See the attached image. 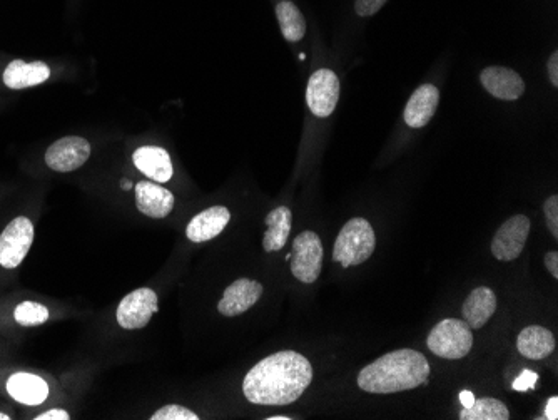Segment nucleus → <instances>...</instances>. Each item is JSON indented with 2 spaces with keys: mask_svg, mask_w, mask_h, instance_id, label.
I'll return each mask as SVG.
<instances>
[{
  "mask_svg": "<svg viewBox=\"0 0 558 420\" xmlns=\"http://www.w3.org/2000/svg\"><path fill=\"white\" fill-rule=\"evenodd\" d=\"M313 380V367L305 355L281 350L259 360L243 380V394L254 405L295 404Z\"/></svg>",
  "mask_w": 558,
  "mask_h": 420,
  "instance_id": "obj_1",
  "label": "nucleus"
},
{
  "mask_svg": "<svg viewBox=\"0 0 558 420\" xmlns=\"http://www.w3.org/2000/svg\"><path fill=\"white\" fill-rule=\"evenodd\" d=\"M430 364L427 357L411 349L395 350L366 365L358 375L361 390L370 394H395L427 384Z\"/></svg>",
  "mask_w": 558,
  "mask_h": 420,
  "instance_id": "obj_2",
  "label": "nucleus"
},
{
  "mask_svg": "<svg viewBox=\"0 0 558 420\" xmlns=\"http://www.w3.org/2000/svg\"><path fill=\"white\" fill-rule=\"evenodd\" d=\"M0 395L11 404L36 410L56 404L61 390L56 380L44 372L0 364Z\"/></svg>",
  "mask_w": 558,
  "mask_h": 420,
  "instance_id": "obj_3",
  "label": "nucleus"
},
{
  "mask_svg": "<svg viewBox=\"0 0 558 420\" xmlns=\"http://www.w3.org/2000/svg\"><path fill=\"white\" fill-rule=\"evenodd\" d=\"M36 240V213L16 211L0 228V282L19 272Z\"/></svg>",
  "mask_w": 558,
  "mask_h": 420,
  "instance_id": "obj_4",
  "label": "nucleus"
},
{
  "mask_svg": "<svg viewBox=\"0 0 558 420\" xmlns=\"http://www.w3.org/2000/svg\"><path fill=\"white\" fill-rule=\"evenodd\" d=\"M376 236L373 226L365 218H353L341 228L333 248V260L341 267H358L373 255Z\"/></svg>",
  "mask_w": 558,
  "mask_h": 420,
  "instance_id": "obj_5",
  "label": "nucleus"
},
{
  "mask_svg": "<svg viewBox=\"0 0 558 420\" xmlns=\"http://www.w3.org/2000/svg\"><path fill=\"white\" fill-rule=\"evenodd\" d=\"M92 156V143L84 136H62L52 141L41 156V166L52 175H71L86 166Z\"/></svg>",
  "mask_w": 558,
  "mask_h": 420,
  "instance_id": "obj_6",
  "label": "nucleus"
},
{
  "mask_svg": "<svg viewBox=\"0 0 558 420\" xmlns=\"http://www.w3.org/2000/svg\"><path fill=\"white\" fill-rule=\"evenodd\" d=\"M56 76V67L46 61H26L12 57L0 62V89L7 93H21L39 88Z\"/></svg>",
  "mask_w": 558,
  "mask_h": 420,
  "instance_id": "obj_7",
  "label": "nucleus"
},
{
  "mask_svg": "<svg viewBox=\"0 0 558 420\" xmlns=\"http://www.w3.org/2000/svg\"><path fill=\"white\" fill-rule=\"evenodd\" d=\"M0 313L4 315L9 332H14V328L29 330V328L42 327L59 317V310L52 307L51 303L27 295L0 300Z\"/></svg>",
  "mask_w": 558,
  "mask_h": 420,
  "instance_id": "obj_8",
  "label": "nucleus"
},
{
  "mask_svg": "<svg viewBox=\"0 0 558 420\" xmlns=\"http://www.w3.org/2000/svg\"><path fill=\"white\" fill-rule=\"evenodd\" d=\"M427 345L440 359H463L473 347L472 327L465 320L447 318L433 327Z\"/></svg>",
  "mask_w": 558,
  "mask_h": 420,
  "instance_id": "obj_9",
  "label": "nucleus"
},
{
  "mask_svg": "<svg viewBox=\"0 0 558 420\" xmlns=\"http://www.w3.org/2000/svg\"><path fill=\"white\" fill-rule=\"evenodd\" d=\"M291 273L301 283H315L323 268V245L315 231H303L293 241L290 255Z\"/></svg>",
  "mask_w": 558,
  "mask_h": 420,
  "instance_id": "obj_10",
  "label": "nucleus"
},
{
  "mask_svg": "<svg viewBox=\"0 0 558 420\" xmlns=\"http://www.w3.org/2000/svg\"><path fill=\"white\" fill-rule=\"evenodd\" d=\"M159 297L153 288H137L127 293L116 308V320L119 327L129 332L148 327L154 313L158 312Z\"/></svg>",
  "mask_w": 558,
  "mask_h": 420,
  "instance_id": "obj_11",
  "label": "nucleus"
},
{
  "mask_svg": "<svg viewBox=\"0 0 558 420\" xmlns=\"http://www.w3.org/2000/svg\"><path fill=\"white\" fill-rule=\"evenodd\" d=\"M340 99V79L331 69L313 72L306 88V104L316 118H330Z\"/></svg>",
  "mask_w": 558,
  "mask_h": 420,
  "instance_id": "obj_12",
  "label": "nucleus"
},
{
  "mask_svg": "<svg viewBox=\"0 0 558 420\" xmlns=\"http://www.w3.org/2000/svg\"><path fill=\"white\" fill-rule=\"evenodd\" d=\"M528 216L517 215L508 218L493 236V257L500 262H513L522 255L528 233H530Z\"/></svg>",
  "mask_w": 558,
  "mask_h": 420,
  "instance_id": "obj_13",
  "label": "nucleus"
},
{
  "mask_svg": "<svg viewBox=\"0 0 558 420\" xmlns=\"http://www.w3.org/2000/svg\"><path fill=\"white\" fill-rule=\"evenodd\" d=\"M132 164L146 180L154 181L159 185H166L173 180L174 166L168 149L156 144H144L134 149L131 156Z\"/></svg>",
  "mask_w": 558,
  "mask_h": 420,
  "instance_id": "obj_14",
  "label": "nucleus"
},
{
  "mask_svg": "<svg viewBox=\"0 0 558 420\" xmlns=\"http://www.w3.org/2000/svg\"><path fill=\"white\" fill-rule=\"evenodd\" d=\"M134 200L137 211L154 220H163L171 215L176 205L173 193L151 180L137 181L134 186Z\"/></svg>",
  "mask_w": 558,
  "mask_h": 420,
  "instance_id": "obj_15",
  "label": "nucleus"
},
{
  "mask_svg": "<svg viewBox=\"0 0 558 420\" xmlns=\"http://www.w3.org/2000/svg\"><path fill=\"white\" fill-rule=\"evenodd\" d=\"M264 288L261 283L249 278H239L224 290L218 303V312L223 317H238L248 312L263 297Z\"/></svg>",
  "mask_w": 558,
  "mask_h": 420,
  "instance_id": "obj_16",
  "label": "nucleus"
},
{
  "mask_svg": "<svg viewBox=\"0 0 558 420\" xmlns=\"http://www.w3.org/2000/svg\"><path fill=\"white\" fill-rule=\"evenodd\" d=\"M483 88L502 101H517L525 93V82L518 72L508 67L490 66L480 76Z\"/></svg>",
  "mask_w": 558,
  "mask_h": 420,
  "instance_id": "obj_17",
  "label": "nucleus"
},
{
  "mask_svg": "<svg viewBox=\"0 0 558 420\" xmlns=\"http://www.w3.org/2000/svg\"><path fill=\"white\" fill-rule=\"evenodd\" d=\"M231 221V211L226 206H211L201 211L186 226V236L193 243H206L221 235Z\"/></svg>",
  "mask_w": 558,
  "mask_h": 420,
  "instance_id": "obj_18",
  "label": "nucleus"
},
{
  "mask_svg": "<svg viewBox=\"0 0 558 420\" xmlns=\"http://www.w3.org/2000/svg\"><path fill=\"white\" fill-rule=\"evenodd\" d=\"M440 103V91L433 84H423L411 94L405 108V123L410 128H423L432 121Z\"/></svg>",
  "mask_w": 558,
  "mask_h": 420,
  "instance_id": "obj_19",
  "label": "nucleus"
},
{
  "mask_svg": "<svg viewBox=\"0 0 558 420\" xmlns=\"http://www.w3.org/2000/svg\"><path fill=\"white\" fill-rule=\"evenodd\" d=\"M293 226V213L288 206H278L266 216L263 248L266 253H276L285 248Z\"/></svg>",
  "mask_w": 558,
  "mask_h": 420,
  "instance_id": "obj_20",
  "label": "nucleus"
},
{
  "mask_svg": "<svg viewBox=\"0 0 558 420\" xmlns=\"http://www.w3.org/2000/svg\"><path fill=\"white\" fill-rule=\"evenodd\" d=\"M555 337L548 328L540 325H530L523 328L517 339L518 352L530 360L547 359L555 350Z\"/></svg>",
  "mask_w": 558,
  "mask_h": 420,
  "instance_id": "obj_21",
  "label": "nucleus"
},
{
  "mask_svg": "<svg viewBox=\"0 0 558 420\" xmlns=\"http://www.w3.org/2000/svg\"><path fill=\"white\" fill-rule=\"evenodd\" d=\"M497 310V297L488 287H478L463 303V320L473 328H482Z\"/></svg>",
  "mask_w": 558,
  "mask_h": 420,
  "instance_id": "obj_22",
  "label": "nucleus"
},
{
  "mask_svg": "<svg viewBox=\"0 0 558 420\" xmlns=\"http://www.w3.org/2000/svg\"><path fill=\"white\" fill-rule=\"evenodd\" d=\"M276 19L286 41L300 42L306 36L305 16L293 2H279L276 6Z\"/></svg>",
  "mask_w": 558,
  "mask_h": 420,
  "instance_id": "obj_23",
  "label": "nucleus"
},
{
  "mask_svg": "<svg viewBox=\"0 0 558 420\" xmlns=\"http://www.w3.org/2000/svg\"><path fill=\"white\" fill-rule=\"evenodd\" d=\"M460 419L508 420L510 419V410H508L507 405L503 404L502 400L483 397V399H475L470 407H463L462 412H460Z\"/></svg>",
  "mask_w": 558,
  "mask_h": 420,
  "instance_id": "obj_24",
  "label": "nucleus"
},
{
  "mask_svg": "<svg viewBox=\"0 0 558 420\" xmlns=\"http://www.w3.org/2000/svg\"><path fill=\"white\" fill-rule=\"evenodd\" d=\"M151 420H199L196 412L179 404L164 405L161 409L156 410L154 414L149 417Z\"/></svg>",
  "mask_w": 558,
  "mask_h": 420,
  "instance_id": "obj_25",
  "label": "nucleus"
},
{
  "mask_svg": "<svg viewBox=\"0 0 558 420\" xmlns=\"http://www.w3.org/2000/svg\"><path fill=\"white\" fill-rule=\"evenodd\" d=\"M27 419L32 420H71L72 414L61 405H49L41 409L32 410V414L27 415Z\"/></svg>",
  "mask_w": 558,
  "mask_h": 420,
  "instance_id": "obj_26",
  "label": "nucleus"
},
{
  "mask_svg": "<svg viewBox=\"0 0 558 420\" xmlns=\"http://www.w3.org/2000/svg\"><path fill=\"white\" fill-rule=\"evenodd\" d=\"M545 211V220H547L548 230L552 233L553 238H558V196L553 195L545 201L543 205Z\"/></svg>",
  "mask_w": 558,
  "mask_h": 420,
  "instance_id": "obj_27",
  "label": "nucleus"
},
{
  "mask_svg": "<svg viewBox=\"0 0 558 420\" xmlns=\"http://www.w3.org/2000/svg\"><path fill=\"white\" fill-rule=\"evenodd\" d=\"M388 0H356L355 11L358 16L370 17L375 16L381 7L385 6Z\"/></svg>",
  "mask_w": 558,
  "mask_h": 420,
  "instance_id": "obj_28",
  "label": "nucleus"
},
{
  "mask_svg": "<svg viewBox=\"0 0 558 420\" xmlns=\"http://www.w3.org/2000/svg\"><path fill=\"white\" fill-rule=\"evenodd\" d=\"M538 375L532 370H523L520 377L513 382V389L517 392H525V390L532 389L533 385L537 384Z\"/></svg>",
  "mask_w": 558,
  "mask_h": 420,
  "instance_id": "obj_29",
  "label": "nucleus"
},
{
  "mask_svg": "<svg viewBox=\"0 0 558 420\" xmlns=\"http://www.w3.org/2000/svg\"><path fill=\"white\" fill-rule=\"evenodd\" d=\"M548 76H550V81H552L553 86L557 88L558 86V52H553L550 59H548Z\"/></svg>",
  "mask_w": 558,
  "mask_h": 420,
  "instance_id": "obj_30",
  "label": "nucleus"
},
{
  "mask_svg": "<svg viewBox=\"0 0 558 420\" xmlns=\"http://www.w3.org/2000/svg\"><path fill=\"white\" fill-rule=\"evenodd\" d=\"M545 267L553 278H558V253L557 251H550L545 255Z\"/></svg>",
  "mask_w": 558,
  "mask_h": 420,
  "instance_id": "obj_31",
  "label": "nucleus"
},
{
  "mask_svg": "<svg viewBox=\"0 0 558 420\" xmlns=\"http://www.w3.org/2000/svg\"><path fill=\"white\" fill-rule=\"evenodd\" d=\"M11 402H0V420H14L16 419V410L12 407Z\"/></svg>",
  "mask_w": 558,
  "mask_h": 420,
  "instance_id": "obj_32",
  "label": "nucleus"
},
{
  "mask_svg": "<svg viewBox=\"0 0 558 420\" xmlns=\"http://www.w3.org/2000/svg\"><path fill=\"white\" fill-rule=\"evenodd\" d=\"M545 415H547V419L550 420L558 419V397H550V399H548Z\"/></svg>",
  "mask_w": 558,
  "mask_h": 420,
  "instance_id": "obj_33",
  "label": "nucleus"
},
{
  "mask_svg": "<svg viewBox=\"0 0 558 420\" xmlns=\"http://www.w3.org/2000/svg\"><path fill=\"white\" fill-rule=\"evenodd\" d=\"M460 400H462L463 407H470L475 402V395L472 392H468V390H463L462 394H460Z\"/></svg>",
  "mask_w": 558,
  "mask_h": 420,
  "instance_id": "obj_34",
  "label": "nucleus"
},
{
  "mask_svg": "<svg viewBox=\"0 0 558 420\" xmlns=\"http://www.w3.org/2000/svg\"><path fill=\"white\" fill-rule=\"evenodd\" d=\"M9 332V328H7L6 320H4V315L0 313V333H7Z\"/></svg>",
  "mask_w": 558,
  "mask_h": 420,
  "instance_id": "obj_35",
  "label": "nucleus"
},
{
  "mask_svg": "<svg viewBox=\"0 0 558 420\" xmlns=\"http://www.w3.org/2000/svg\"><path fill=\"white\" fill-rule=\"evenodd\" d=\"M268 420H290L291 417H286V415H271V417H266Z\"/></svg>",
  "mask_w": 558,
  "mask_h": 420,
  "instance_id": "obj_36",
  "label": "nucleus"
},
{
  "mask_svg": "<svg viewBox=\"0 0 558 420\" xmlns=\"http://www.w3.org/2000/svg\"><path fill=\"white\" fill-rule=\"evenodd\" d=\"M0 364H2V362H0Z\"/></svg>",
  "mask_w": 558,
  "mask_h": 420,
  "instance_id": "obj_37",
  "label": "nucleus"
}]
</instances>
